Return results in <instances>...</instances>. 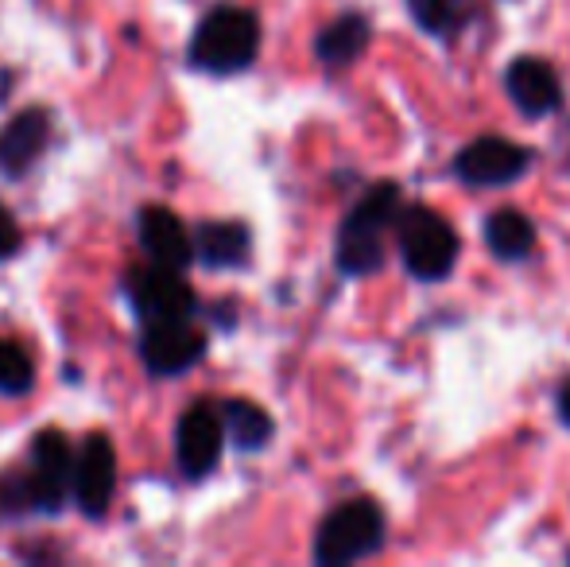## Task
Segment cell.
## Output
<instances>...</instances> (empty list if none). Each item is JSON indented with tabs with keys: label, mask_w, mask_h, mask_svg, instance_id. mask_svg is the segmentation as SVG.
Masks as SVG:
<instances>
[{
	"label": "cell",
	"mask_w": 570,
	"mask_h": 567,
	"mask_svg": "<svg viewBox=\"0 0 570 567\" xmlns=\"http://www.w3.org/2000/svg\"><path fill=\"white\" fill-rule=\"evenodd\" d=\"M400 250H404V265L412 276L443 281L458 261V234L443 214L428 211V206H412L400 218Z\"/></svg>",
	"instance_id": "5b68a950"
},
{
	"label": "cell",
	"mask_w": 570,
	"mask_h": 567,
	"mask_svg": "<svg viewBox=\"0 0 570 567\" xmlns=\"http://www.w3.org/2000/svg\"><path fill=\"white\" fill-rule=\"evenodd\" d=\"M256 51H261V20L240 4H218L198 20L187 59L203 75L226 78L253 67Z\"/></svg>",
	"instance_id": "6da1fadb"
},
{
	"label": "cell",
	"mask_w": 570,
	"mask_h": 567,
	"mask_svg": "<svg viewBox=\"0 0 570 567\" xmlns=\"http://www.w3.org/2000/svg\"><path fill=\"white\" fill-rule=\"evenodd\" d=\"M36 385V362L12 339H0V397H23Z\"/></svg>",
	"instance_id": "ac0fdd59"
},
{
	"label": "cell",
	"mask_w": 570,
	"mask_h": 567,
	"mask_svg": "<svg viewBox=\"0 0 570 567\" xmlns=\"http://www.w3.org/2000/svg\"><path fill=\"white\" fill-rule=\"evenodd\" d=\"M136 350L151 378H179L206 358V334L190 319H156L140 323Z\"/></svg>",
	"instance_id": "8992f818"
},
{
	"label": "cell",
	"mask_w": 570,
	"mask_h": 567,
	"mask_svg": "<svg viewBox=\"0 0 570 567\" xmlns=\"http://www.w3.org/2000/svg\"><path fill=\"white\" fill-rule=\"evenodd\" d=\"M400 211L396 183H376L361 195V203L345 214L338 229V268L345 276H368L384 261V234L392 229Z\"/></svg>",
	"instance_id": "7a4b0ae2"
},
{
	"label": "cell",
	"mask_w": 570,
	"mask_h": 567,
	"mask_svg": "<svg viewBox=\"0 0 570 567\" xmlns=\"http://www.w3.org/2000/svg\"><path fill=\"white\" fill-rule=\"evenodd\" d=\"M248 250H253V237L245 222H203L195 229V261L214 273L248 265Z\"/></svg>",
	"instance_id": "5bb4252c"
},
{
	"label": "cell",
	"mask_w": 570,
	"mask_h": 567,
	"mask_svg": "<svg viewBox=\"0 0 570 567\" xmlns=\"http://www.w3.org/2000/svg\"><path fill=\"white\" fill-rule=\"evenodd\" d=\"M28 486L36 514H62L67 498L75 493V451L59 428H47L31 439Z\"/></svg>",
	"instance_id": "52a82bcc"
},
{
	"label": "cell",
	"mask_w": 570,
	"mask_h": 567,
	"mask_svg": "<svg viewBox=\"0 0 570 567\" xmlns=\"http://www.w3.org/2000/svg\"><path fill=\"white\" fill-rule=\"evenodd\" d=\"M226 447V420L210 401H195L175 424V462L187 478H206L222 462Z\"/></svg>",
	"instance_id": "ba28073f"
},
{
	"label": "cell",
	"mask_w": 570,
	"mask_h": 567,
	"mask_svg": "<svg viewBox=\"0 0 570 567\" xmlns=\"http://www.w3.org/2000/svg\"><path fill=\"white\" fill-rule=\"evenodd\" d=\"M559 412H563V420L570 424V385L563 389V397H559Z\"/></svg>",
	"instance_id": "44dd1931"
},
{
	"label": "cell",
	"mask_w": 570,
	"mask_h": 567,
	"mask_svg": "<svg viewBox=\"0 0 570 567\" xmlns=\"http://www.w3.org/2000/svg\"><path fill=\"white\" fill-rule=\"evenodd\" d=\"M384 545V514L368 498L342 501L326 514L315 532V560L323 567H342L365 560Z\"/></svg>",
	"instance_id": "3957f363"
},
{
	"label": "cell",
	"mask_w": 570,
	"mask_h": 567,
	"mask_svg": "<svg viewBox=\"0 0 570 567\" xmlns=\"http://www.w3.org/2000/svg\"><path fill=\"white\" fill-rule=\"evenodd\" d=\"M222 420H226V436L237 451H261V447L272 439V431H276L272 417L261 409V404L240 401V397H233V401L222 404Z\"/></svg>",
	"instance_id": "2e32d148"
},
{
	"label": "cell",
	"mask_w": 570,
	"mask_h": 567,
	"mask_svg": "<svg viewBox=\"0 0 570 567\" xmlns=\"http://www.w3.org/2000/svg\"><path fill=\"white\" fill-rule=\"evenodd\" d=\"M528 167H532V151L504 137H478L454 159L458 179L473 183V187H504V183L520 179Z\"/></svg>",
	"instance_id": "30bf717a"
},
{
	"label": "cell",
	"mask_w": 570,
	"mask_h": 567,
	"mask_svg": "<svg viewBox=\"0 0 570 567\" xmlns=\"http://www.w3.org/2000/svg\"><path fill=\"white\" fill-rule=\"evenodd\" d=\"M128 307L140 323H156V319H195L198 295L195 287L183 281L179 268L156 265V261H144L132 265L120 281Z\"/></svg>",
	"instance_id": "277c9868"
},
{
	"label": "cell",
	"mask_w": 570,
	"mask_h": 567,
	"mask_svg": "<svg viewBox=\"0 0 570 567\" xmlns=\"http://www.w3.org/2000/svg\"><path fill=\"white\" fill-rule=\"evenodd\" d=\"M16 250H20V226H16L12 214L0 206V261H8Z\"/></svg>",
	"instance_id": "ffe728a7"
},
{
	"label": "cell",
	"mask_w": 570,
	"mask_h": 567,
	"mask_svg": "<svg viewBox=\"0 0 570 567\" xmlns=\"http://www.w3.org/2000/svg\"><path fill=\"white\" fill-rule=\"evenodd\" d=\"M368 47V20L357 12H345L334 23H326L315 39V55L326 62V67H350L361 51Z\"/></svg>",
	"instance_id": "9a60e30c"
},
{
	"label": "cell",
	"mask_w": 570,
	"mask_h": 567,
	"mask_svg": "<svg viewBox=\"0 0 570 567\" xmlns=\"http://www.w3.org/2000/svg\"><path fill=\"white\" fill-rule=\"evenodd\" d=\"M485 242L501 261H520L532 253L535 226H532V218L520 211H497L485 226Z\"/></svg>",
	"instance_id": "e0dca14e"
},
{
	"label": "cell",
	"mask_w": 570,
	"mask_h": 567,
	"mask_svg": "<svg viewBox=\"0 0 570 567\" xmlns=\"http://www.w3.org/2000/svg\"><path fill=\"white\" fill-rule=\"evenodd\" d=\"M415 12V20L428 31H451L462 20V4L465 0H407Z\"/></svg>",
	"instance_id": "d6986e66"
},
{
	"label": "cell",
	"mask_w": 570,
	"mask_h": 567,
	"mask_svg": "<svg viewBox=\"0 0 570 567\" xmlns=\"http://www.w3.org/2000/svg\"><path fill=\"white\" fill-rule=\"evenodd\" d=\"M117 490V451L109 436L94 431L86 436L82 451L75 454V506L90 521H101L109 514V501Z\"/></svg>",
	"instance_id": "9c48e42d"
},
{
	"label": "cell",
	"mask_w": 570,
	"mask_h": 567,
	"mask_svg": "<svg viewBox=\"0 0 570 567\" xmlns=\"http://www.w3.org/2000/svg\"><path fill=\"white\" fill-rule=\"evenodd\" d=\"M51 140V114L47 109H23L0 129V175L4 179H23L36 167V159L47 151Z\"/></svg>",
	"instance_id": "7c38bea8"
},
{
	"label": "cell",
	"mask_w": 570,
	"mask_h": 567,
	"mask_svg": "<svg viewBox=\"0 0 570 567\" xmlns=\"http://www.w3.org/2000/svg\"><path fill=\"white\" fill-rule=\"evenodd\" d=\"M504 86H509V98L517 101V109L528 117L556 114L563 101V86L543 59H517L504 75Z\"/></svg>",
	"instance_id": "4fadbf2b"
},
{
	"label": "cell",
	"mask_w": 570,
	"mask_h": 567,
	"mask_svg": "<svg viewBox=\"0 0 570 567\" xmlns=\"http://www.w3.org/2000/svg\"><path fill=\"white\" fill-rule=\"evenodd\" d=\"M136 242L144 257L167 268H190L195 265V237L187 234L183 218L167 206H140L136 211Z\"/></svg>",
	"instance_id": "8fae6325"
}]
</instances>
